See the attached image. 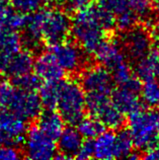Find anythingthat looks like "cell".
<instances>
[{"instance_id":"obj_21","label":"cell","mask_w":159,"mask_h":160,"mask_svg":"<svg viewBox=\"0 0 159 160\" xmlns=\"http://www.w3.org/2000/svg\"><path fill=\"white\" fill-rule=\"evenodd\" d=\"M76 129L83 139L93 140L98 135L104 131L106 127L94 117H83L76 124Z\"/></svg>"},{"instance_id":"obj_3","label":"cell","mask_w":159,"mask_h":160,"mask_svg":"<svg viewBox=\"0 0 159 160\" xmlns=\"http://www.w3.org/2000/svg\"><path fill=\"white\" fill-rule=\"evenodd\" d=\"M128 116L127 131L134 147L145 151L155 145L159 141V112L140 108Z\"/></svg>"},{"instance_id":"obj_12","label":"cell","mask_w":159,"mask_h":160,"mask_svg":"<svg viewBox=\"0 0 159 160\" xmlns=\"http://www.w3.org/2000/svg\"><path fill=\"white\" fill-rule=\"evenodd\" d=\"M140 87V79L136 76L129 83L112 89L111 93L112 102L124 115H130L141 108Z\"/></svg>"},{"instance_id":"obj_17","label":"cell","mask_w":159,"mask_h":160,"mask_svg":"<svg viewBox=\"0 0 159 160\" xmlns=\"http://www.w3.org/2000/svg\"><path fill=\"white\" fill-rule=\"evenodd\" d=\"M82 143L83 138L76 128H64L63 132L57 138V149L59 150V155H56L55 158L64 159L76 157Z\"/></svg>"},{"instance_id":"obj_32","label":"cell","mask_w":159,"mask_h":160,"mask_svg":"<svg viewBox=\"0 0 159 160\" xmlns=\"http://www.w3.org/2000/svg\"><path fill=\"white\" fill-rule=\"evenodd\" d=\"M13 8L10 7L4 0H0V28H6L8 18L11 14Z\"/></svg>"},{"instance_id":"obj_26","label":"cell","mask_w":159,"mask_h":160,"mask_svg":"<svg viewBox=\"0 0 159 160\" xmlns=\"http://www.w3.org/2000/svg\"><path fill=\"white\" fill-rule=\"evenodd\" d=\"M12 84L18 89H23V90H37L41 86V80L37 78L35 73L32 74L28 73L22 76L16 77L12 79Z\"/></svg>"},{"instance_id":"obj_10","label":"cell","mask_w":159,"mask_h":160,"mask_svg":"<svg viewBox=\"0 0 159 160\" xmlns=\"http://www.w3.org/2000/svg\"><path fill=\"white\" fill-rule=\"evenodd\" d=\"M7 108L28 121L35 120L40 116L43 104L36 90H23L15 87Z\"/></svg>"},{"instance_id":"obj_7","label":"cell","mask_w":159,"mask_h":160,"mask_svg":"<svg viewBox=\"0 0 159 160\" xmlns=\"http://www.w3.org/2000/svg\"><path fill=\"white\" fill-rule=\"evenodd\" d=\"M27 121L10 109L0 112V144L17 146L27 131Z\"/></svg>"},{"instance_id":"obj_36","label":"cell","mask_w":159,"mask_h":160,"mask_svg":"<svg viewBox=\"0 0 159 160\" xmlns=\"http://www.w3.org/2000/svg\"><path fill=\"white\" fill-rule=\"evenodd\" d=\"M152 28L155 35L159 36V13L156 15V18L153 19L152 22Z\"/></svg>"},{"instance_id":"obj_13","label":"cell","mask_w":159,"mask_h":160,"mask_svg":"<svg viewBox=\"0 0 159 160\" xmlns=\"http://www.w3.org/2000/svg\"><path fill=\"white\" fill-rule=\"evenodd\" d=\"M32 71L36 76L44 82L60 81L66 73L50 51L40 54L35 59Z\"/></svg>"},{"instance_id":"obj_6","label":"cell","mask_w":159,"mask_h":160,"mask_svg":"<svg viewBox=\"0 0 159 160\" xmlns=\"http://www.w3.org/2000/svg\"><path fill=\"white\" fill-rule=\"evenodd\" d=\"M46 135L37 125L27 128L23 139V150L26 156L35 160H49L56 157L57 144Z\"/></svg>"},{"instance_id":"obj_20","label":"cell","mask_w":159,"mask_h":160,"mask_svg":"<svg viewBox=\"0 0 159 160\" xmlns=\"http://www.w3.org/2000/svg\"><path fill=\"white\" fill-rule=\"evenodd\" d=\"M23 41L18 31L9 28H0V51L13 55L22 49Z\"/></svg>"},{"instance_id":"obj_16","label":"cell","mask_w":159,"mask_h":160,"mask_svg":"<svg viewBox=\"0 0 159 160\" xmlns=\"http://www.w3.org/2000/svg\"><path fill=\"white\" fill-rule=\"evenodd\" d=\"M93 157L102 160L120 158L118 136L112 129L102 131L93 139Z\"/></svg>"},{"instance_id":"obj_15","label":"cell","mask_w":159,"mask_h":160,"mask_svg":"<svg viewBox=\"0 0 159 160\" xmlns=\"http://www.w3.org/2000/svg\"><path fill=\"white\" fill-rule=\"evenodd\" d=\"M93 55L95 60L108 70L126 60L122 45L120 42L112 39H104L95 49Z\"/></svg>"},{"instance_id":"obj_31","label":"cell","mask_w":159,"mask_h":160,"mask_svg":"<svg viewBox=\"0 0 159 160\" xmlns=\"http://www.w3.org/2000/svg\"><path fill=\"white\" fill-rule=\"evenodd\" d=\"M76 158H78V159L93 158V141L92 140L83 141L80 149L78 150Z\"/></svg>"},{"instance_id":"obj_19","label":"cell","mask_w":159,"mask_h":160,"mask_svg":"<svg viewBox=\"0 0 159 160\" xmlns=\"http://www.w3.org/2000/svg\"><path fill=\"white\" fill-rule=\"evenodd\" d=\"M33 61H35V59L30 51L20 50L19 52L11 56L6 75L13 79L31 73L32 71Z\"/></svg>"},{"instance_id":"obj_38","label":"cell","mask_w":159,"mask_h":160,"mask_svg":"<svg viewBox=\"0 0 159 160\" xmlns=\"http://www.w3.org/2000/svg\"><path fill=\"white\" fill-rule=\"evenodd\" d=\"M152 5L159 9V0H152Z\"/></svg>"},{"instance_id":"obj_29","label":"cell","mask_w":159,"mask_h":160,"mask_svg":"<svg viewBox=\"0 0 159 160\" xmlns=\"http://www.w3.org/2000/svg\"><path fill=\"white\" fill-rule=\"evenodd\" d=\"M130 5L136 15L139 18H146L151 10L152 0H129Z\"/></svg>"},{"instance_id":"obj_22","label":"cell","mask_w":159,"mask_h":160,"mask_svg":"<svg viewBox=\"0 0 159 160\" xmlns=\"http://www.w3.org/2000/svg\"><path fill=\"white\" fill-rule=\"evenodd\" d=\"M140 98L148 108L159 107V81L154 79L145 80L140 87Z\"/></svg>"},{"instance_id":"obj_37","label":"cell","mask_w":159,"mask_h":160,"mask_svg":"<svg viewBox=\"0 0 159 160\" xmlns=\"http://www.w3.org/2000/svg\"><path fill=\"white\" fill-rule=\"evenodd\" d=\"M155 77L159 80V51H155Z\"/></svg>"},{"instance_id":"obj_35","label":"cell","mask_w":159,"mask_h":160,"mask_svg":"<svg viewBox=\"0 0 159 160\" xmlns=\"http://www.w3.org/2000/svg\"><path fill=\"white\" fill-rule=\"evenodd\" d=\"M143 158L148 160H158L159 159V141L155 145L150 147L149 149L145 150Z\"/></svg>"},{"instance_id":"obj_18","label":"cell","mask_w":159,"mask_h":160,"mask_svg":"<svg viewBox=\"0 0 159 160\" xmlns=\"http://www.w3.org/2000/svg\"><path fill=\"white\" fill-rule=\"evenodd\" d=\"M37 127L54 140L60 136L65 128V121L55 109H47L37 117Z\"/></svg>"},{"instance_id":"obj_14","label":"cell","mask_w":159,"mask_h":160,"mask_svg":"<svg viewBox=\"0 0 159 160\" xmlns=\"http://www.w3.org/2000/svg\"><path fill=\"white\" fill-rule=\"evenodd\" d=\"M96 3L114 16L116 27L120 29L126 31L136 24L138 16L131 8L129 0H97Z\"/></svg>"},{"instance_id":"obj_24","label":"cell","mask_w":159,"mask_h":160,"mask_svg":"<svg viewBox=\"0 0 159 160\" xmlns=\"http://www.w3.org/2000/svg\"><path fill=\"white\" fill-rule=\"evenodd\" d=\"M39 90L43 108L47 109H55L59 94V81L44 82V84H41Z\"/></svg>"},{"instance_id":"obj_1","label":"cell","mask_w":159,"mask_h":160,"mask_svg":"<svg viewBox=\"0 0 159 160\" xmlns=\"http://www.w3.org/2000/svg\"><path fill=\"white\" fill-rule=\"evenodd\" d=\"M23 29V44L36 51L43 44L52 46L68 39L71 19L68 13L59 7H41L27 15Z\"/></svg>"},{"instance_id":"obj_41","label":"cell","mask_w":159,"mask_h":160,"mask_svg":"<svg viewBox=\"0 0 159 160\" xmlns=\"http://www.w3.org/2000/svg\"><path fill=\"white\" fill-rule=\"evenodd\" d=\"M158 43H159V41H158Z\"/></svg>"},{"instance_id":"obj_2","label":"cell","mask_w":159,"mask_h":160,"mask_svg":"<svg viewBox=\"0 0 159 160\" xmlns=\"http://www.w3.org/2000/svg\"><path fill=\"white\" fill-rule=\"evenodd\" d=\"M115 27V18L110 12L97 3H89L75 11L70 35L84 53L93 54L107 33Z\"/></svg>"},{"instance_id":"obj_28","label":"cell","mask_w":159,"mask_h":160,"mask_svg":"<svg viewBox=\"0 0 159 160\" xmlns=\"http://www.w3.org/2000/svg\"><path fill=\"white\" fill-rule=\"evenodd\" d=\"M27 13H24V12L13 9L9 16V18H8V22H7L6 28L15 29V31L23 29V28L26 27L27 20Z\"/></svg>"},{"instance_id":"obj_27","label":"cell","mask_w":159,"mask_h":160,"mask_svg":"<svg viewBox=\"0 0 159 160\" xmlns=\"http://www.w3.org/2000/svg\"><path fill=\"white\" fill-rule=\"evenodd\" d=\"M9 2L13 9L28 14L43 6L45 0H9Z\"/></svg>"},{"instance_id":"obj_34","label":"cell","mask_w":159,"mask_h":160,"mask_svg":"<svg viewBox=\"0 0 159 160\" xmlns=\"http://www.w3.org/2000/svg\"><path fill=\"white\" fill-rule=\"evenodd\" d=\"M11 56L12 55L0 51V75H6Z\"/></svg>"},{"instance_id":"obj_39","label":"cell","mask_w":159,"mask_h":160,"mask_svg":"<svg viewBox=\"0 0 159 160\" xmlns=\"http://www.w3.org/2000/svg\"><path fill=\"white\" fill-rule=\"evenodd\" d=\"M51 1H56V2H61V1H65V0H51Z\"/></svg>"},{"instance_id":"obj_4","label":"cell","mask_w":159,"mask_h":160,"mask_svg":"<svg viewBox=\"0 0 159 160\" xmlns=\"http://www.w3.org/2000/svg\"><path fill=\"white\" fill-rule=\"evenodd\" d=\"M56 108L65 123L76 125L85 115L86 93L80 83L72 79H62L59 81Z\"/></svg>"},{"instance_id":"obj_11","label":"cell","mask_w":159,"mask_h":160,"mask_svg":"<svg viewBox=\"0 0 159 160\" xmlns=\"http://www.w3.org/2000/svg\"><path fill=\"white\" fill-rule=\"evenodd\" d=\"M57 62L65 72L73 73L80 70L85 63L84 51L77 44L63 41L51 46L50 49Z\"/></svg>"},{"instance_id":"obj_9","label":"cell","mask_w":159,"mask_h":160,"mask_svg":"<svg viewBox=\"0 0 159 160\" xmlns=\"http://www.w3.org/2000/svg\"><path fill=\"white\" fill-rule=\"evenodd\" d=\"M79 83L85 93L111 94L115 85L111 71L102 65L91 66L83 70Z\"/></svg>"},{"instance_id":"obj_30","label":"cell","mask_w":159,"mask_h":160,"mask_svg":"<svg viewBox=\"0 0 159 160\" xmlns=\"http://www.w3.org/2000/svg\"><path fill=\"white\" fill-rule=\"evenodd\" d=\"M22 154L19 150L13 145L0 146V160H16L19 159Z\"/></svg>"},{"instance_id":"obj_8","label":"cell","mask_w":159,"mask_h":160,"mask_svg":"<svg viewBox=\"0 0 159 160\" xmlns=\"http://www.w3.org/2000/svg\"><path fill=\"white\" fill-rule=\"evenodd\" d=\"M120 43L125 55L134 60H139L146 56L152 47L150 32L144 28L135 26L126 29Z\"/></svg>"},{"instance_id":"obj_5","label":"cell","mask_w":159,"mask_h":160,"mask_svg":"<svg viewBox=\"0 0 159 160\" xmlns=\"http://www.w3.org/2000/svg\"><path fill=\"white\" fill-rule=\"evenodd\" d=\"M86 109L106 128L120 129L125 122V115L117 108L111 94L86 93Z\"/></svg>"},{"instance_id":"obj_23","label":"cell","mask_w":159,"mask_h":160,"mask_svg":"<svg viewBox=\"0 0 159 160\" xmlns=\"http://www.w3.org/2000/svg\"><path fill=\"white\" fill-rule=\"evenodd\" d=\"M137 61L134 73L138 78L142 81L155 78V51H150Z\"/></svg>"},{"instance_id":"obj_40","label":"cell","mask_w":159,"mask_h":160,"mask_svg":"<svg viewBox=\"0 0 159 160\" xmlns=\"http://www.w3.org/2000/svg\"><path fill=\"white\" fill-rule=\"evenodd\" d=\"M0 109H2V104H1V98H0Z\"/></svg>"},{"instance_id":"obj_33","label":"cell","mask_w":159,"mask_h":160,"mask_svg":"<svg viewBox=\"0 0 159 160\" xmlns=\"http://www.w3.org/2000/svg\"><path fill=\"white\" fill-rule=\"evenodd\" d=\"M67 8L71 11H77L91 3V0H65Z\"/></svg>"},{"instance_id":"obj_25","label":"cell","mask_w":159,"mask_h":160,"mask_svg":"<svg viewBox=\"0 0 159 160\" xmlns=\"http://www.w3.org/2000/svg\"><path fill=\"white\" fill-rule=\"evenodd\" d=\"M111 73L114 82L118 85H125L136 77L131 66L129 65V63L126 60L122 61L118 65H116L114 68H112Z\"/></svg>"}]
</instances>
